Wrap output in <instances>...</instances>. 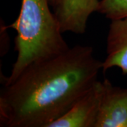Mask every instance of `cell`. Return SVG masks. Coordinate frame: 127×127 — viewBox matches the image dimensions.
<instances>
[{
	"mask_svg": "<svg viewBox=\"0 0 127 127\" xmlns=\"http://www.w3.org/2000/svg\"><path fill=\"white\" fill-rule=\"evenodd\" d=\"M103 62L77 45L28 65L0 95V126L49 127L98 80Z\"/></svg>",
	"mask_w": 127,
	"mask_h": 127,
	"instance_id": "6da1fadb",
	"label": "cell"
},
{
	"mask_svg": "<svg viewBox=\"0 0 127 127\" xmlns=\"http://www.w3.org/2000/svg\"><path fill=\"white\" fill-rule=\"evenodd\" d=\"M49 0H22L17 19L9 27L16 30L17 58L4 84L18 77L31 64L60 54L69 48Z\"/></svg>",
	"mask_w": 127,
	"mask_h": 127,
	"instance_id": "7a4b0ae2",
	"label": "cell"
},
{
	"mask_svg": "<svg viewBox=\"0 0 127 127\" xmlns=\"http://www.w3.org/2000/svg\"><path fill=\"white\" fill-rule=\"evenodd\" d=\"M103 93V81L97 80L66 113L49 127H95Z\"/></svg>",
	"mask_w": 127,
	"mask_h": 127,
	"instance_id": "3957f363",
	"label": "cell"
},
{
	"mask_svg": "<svg viewBox=\"0 0 127 127\" xmlns=\"http://www.w3.org/2000/svg\"><path fill=\"white\" fill-rule=\"evenodd\" d=\"M104 93L95 127H127V88L104 79Z\"/></svg>",
	"mask_w": 127,
	"mask_h": 127,
	"instance_id": "277c9868",
	"label": "cell"
},
{
	"mask_svg": "<svg viewBox=\"0 0 127 127\" xmlns=\"http://www.w3.org/2000/svg\"><path fill=\"white\" fill-rule=\"evenodd\" d=\"M99 4V0H60L54 13L62 32L84 34L88 18L97 12Z\"/></svg>",
	"mask_w": 127,
	"mask_h": 127,
	"instance_id": "5b68a950",
	"label": "cell"
},
{
	"mask_svg": "<svg viewBox=\"0 0 127 127\" xmlns=\"http://www.w3.org/2000/svg\"><path fill=\"white\" fill-rule=\"evenodd\" d=\"M113 67L127 74V17L112 20L107 38V57L102 72Z\"/></svg>",
	"mask_w": 127,
	"mask_h": 127,
	"instance_id": "8992f818",
	"label": "cell"
},
{
	"mask_svg": "<svg viewBox=\"0 0 127 127\" xmlns=\"http://www.w3.org/2000/svg\"><path fill=\"white\" fill-rule=\"evenodd\" d=\"M97 12L110 21L127 17V0H101Z\"/></svg>",
	"mask_w": 127,
	"mask_h": 127,
	"instance_id": "52a82bcc",
	"label": "cell"
},
{
	"mask_svg": "<svg viewBox=\"0 0 127 127\" xmlns=\"http://www.w3.org/2000/svg\"><path fill=\"white\" fill-rule=\"evenodd\" d=\"M59 1L60 0H49V2H50V6H52L54 8H55L57 5L59 4Z\"/></svg>",
	"mask_w": 127,
	"mask_h": 127,
	"instance_id": "ba28073f",
	"label": "cell"
}]
</instances>
